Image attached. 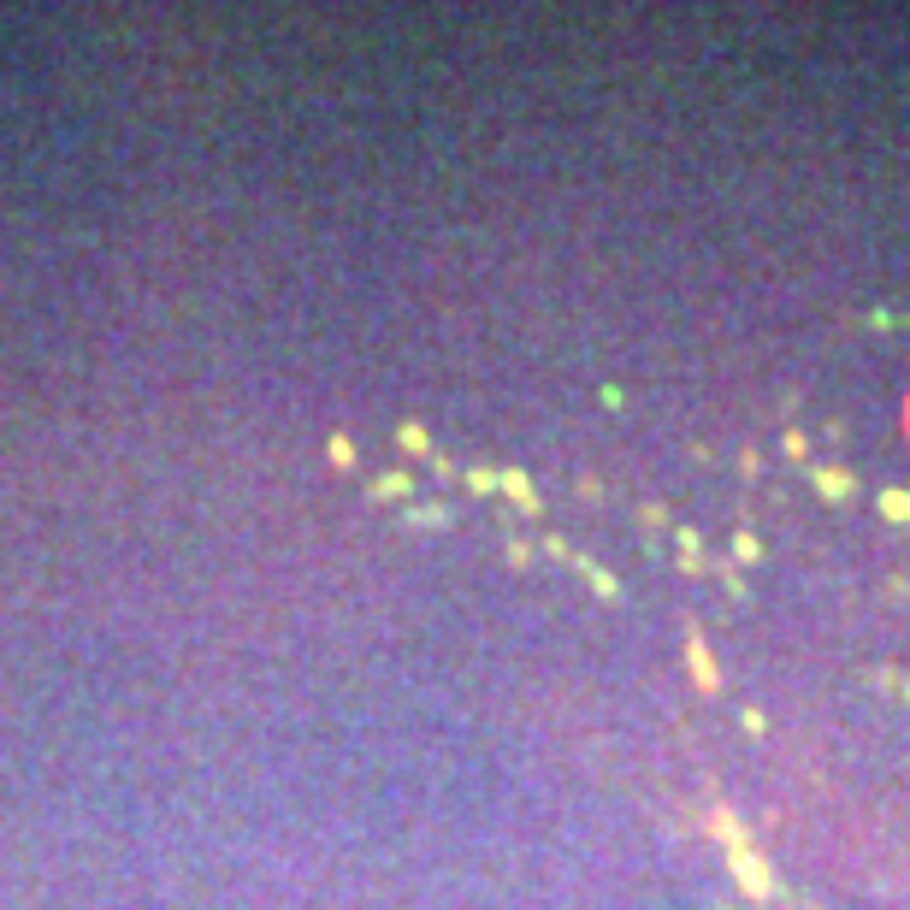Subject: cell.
I'll return each instance as SVG.
<instances>
[{
  "instance_id": "4fadbf2b",
  "label": "cell",
  "mask_w": 910,
  "mask_h": 910,
  "mask_svg": "<svg viewBox=\"0 0 910 910\" xmlns=\"http://www.w3.org/2000/svg\"><path fill=\"white\" fill-rule=\"evenodd\" d=\"M905 698H910V680H905Z\"/></svg>"
},
{
  "instance_id": "9c48e42d",
  "label": "cell",
  "mask_w": 910,
  "mask_h": 910,
  "mask_svg": "<svg viewBox=\"0 0 910 910\" xmlns=\"http://www.w3.org/2000/svg\"><path fill=\"white\" fill-rule=\"evenodd\" d=\"M467 485H473L479 497H491V491H503V473H491V467H473V473H467Z\"/></svg>"
},
{
  "instance_id": "6da1fadb",
  "label": "cell",
  "mask_w": 910,
  "mask_h": 910,
  "mask_svg": "<svg viewBox=\"0 0 910 910\" xmlns=\"http://www.w3.org/2000/svg\"><path fill=\"white\" fill-rule=\"evenodd\" d=\"M727 869L739 875V887H745L751 899H769V893H775V869H769V857H757L751 845H739V851H727Z\"/></svg>"
},
{
  "instance_id": "5b68a950",
  "label": "cell",
  "mask_w": 910,
  "mask_h": 910,
  "mask_svg": "<svg viewBox=\"0 0 910 910\" xmlns=\"http://www.w3.org/2000/svg\"><path fill=\"white\" fill-rule=\"evenodd\" d=\"M574 568H580L585 580L597 585V597H621V585L609 580V574H603V568H597V562H585V556H574Z\"/></svg>"
},
{
  "instance_id": "8992f818",
  "label": "cell",
  "mask_w": 910,
  "mask_h": 910,
  "mask_svg": "<svg viewBox=\"0 0 910 910\" xmlns=\"http://www.w3.org/2000/svg\"><path fill=\"white\" fill-rule=\"evenodd\" d=\"M715 834L727 840V851H739V845H745V828H739V816H733V810H715Z\"/></svg>"
},
{
  "instance_id": "ba28073f",
  "label": "cell",
  "mask_w": 910,
  "mask_h": 910,
  "mask_svg": "<svg viewBox=\"0 0 910 910\" xmlns=\"http://www.w3.org/2000/svg\"><path fill=\"white\" fill-rule=\"evenodd\" d=\"M396 438H402V450H408V455H432V438H426V432H420L414 420H408V426H402Z\"/></svg>"
},
{
  "instance_id": "30bf717a",
  "label": "cell",
  "mask_w": 910,
  "mask_h": 910,
  "mask_svg": "<svg viewBox=\"0 0 910 910\" xmlns=\"http://www.w3.org/2000/svg\"><path fill=\"white\" fill-rule=\"evenodd\" d=\"M408 491H414V485H408L402 473H385V479L373 485V497H408Z\"/></svg>"
},
{
  "instance_id": "8fae6325",
  "label": "cell",
  "mask_w": 910,
  "mask_h": 910,
  "mask_svg": "<svg viewBox=\"0 0 910 910\" xmlns=\"http://www.w3.org/2000/svg\"><path fill=\"white\" fill-rule=\"evenodd\" d=\"M733 556H739V562H757V556H763V544H757L751 532H739V538H733Z\"/></svg>"
},
{
  "instance_id": "277c9868",
  "label": "cell",
  "mask_w": 910,
  "mask_h": 910,
  "mask_svg": "<svg viewBox=\"0 0 910 910\" xmlns=\"http://www.w3.org/2000/svg\"><path fill=\"white\" fill-rule=\"evenodd\" d=\"M503 491H509V503H520V509H538V491H532V479H526V473H515V467L503 473Z\"/></svg>"
},
{
  "instance_id": "7c38bea8",
  "label": "cell",
  "mask_w": 910,
  "mask_h": 910,
  "mask_svg": "<svg viewBox=\"0 0 910 910\" xmlns=\"http://www.w3.org/2000/svg\"><path fill=\"white\" fill-rule=\"evenodd\" d=\"M325 450H331V461H337V467H349V461H355V444H349V438H331Z\"/></svg>"
},
{
  "instance_id": "7a4b0ae2",
  "label": "cell",
  "mask_w": 910,
  "mask_h": 910,
  "mask_svg": "<svg viewBox=\"0 0 910 910\" xmlns=\"http://www.w3.org/2000/svg\"><path fill=\"white\" fill-rule=\"evenodd\" d=\"M686 662H692L698 692H721V668H715V656H710V645H704V633H698V627H686Z\"/></svg>"
},
{
  "instance_id": "52a82bcc",
  "label": "cell",
  "mask_w": 910,
  "mask_h": 910,
  "mask_svg": "<svg viewBox=\"0 0 910 910\" xmlns=\"http://www.w3.org/2000/svg\"><path fill=\"white\" fill-rule=\"evenodd\" d=\"M881 515H887V520H910V491H881Z\"/></svg>"
},
{
  "instance_id": "3957f363",
  "label": "cell",
  "mask_w": 910,
  "mask_h": 910,
  "mask_svg": "<svg viewBox=\"0 0 910 910\" xmlns=\"http://www.w3.org/2000/svg\"><path fill=\"white\" fill-rule=\"evenodd\" d=\"M810 479H816V491H822L828 503H840V497H851V473H840V467H816Z\"/></svg>"
}]
</instances>
